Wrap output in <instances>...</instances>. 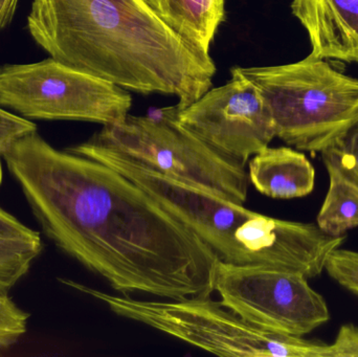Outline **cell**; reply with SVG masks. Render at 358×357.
<instances>
[{"label": "cell", "mask_w": 358, "mask_h": 357, "mask_svg": "<svg viewBox=\"0 0 358 357\" xmlns=\"http://www.w3.org/2000/svg\"><path fill=\"white\" fill-rule=\"evenodd\" d=\"M43 234L123 296L178 300L214 293L219 258L138 184L37 131L1 152Z\"/></svg>", "instance_id": "1"}, {"label": "cell", "mask_w": 358, "mask_h": 357, "mask_svg": "<svg viewBox=\"0 0 358 357\" xmlns=\"http://www.w3.org/2000/svg\"><path fill=\"white\" fill-rule=\"evenodd\" d=\"M27 29L50 57L141 94H171L185 108L213 85L216 65L143 0H31Z\"/></svg>", "instance_id": "2"}, {"label": "cell", "mask_w": 358, "mask_h": 357, "mask_svg": "<svg viewBox=\"0 0 358 357\" xmlns=\"http://www.w3.org/2000/svg\"><path fill=\"white\" fill-rule=\"evenodd\" d=\"M69 151L104 163L138 184L225 263L273 266L315 278L325 270L330 253L346 239L345 235L326 234L317 224L250 211L240 203L140 167L88 140Z\"/></svg>", "instance_id": "3"}, {"label": "cell", "mask_w": 358, "mask_h": 357, "mask_svg": "<svg viewBox=\"0 0 358 357\" xmlns=\"http://www.w3.org/2000/svg\"><path fill=\"white\" fill-rule=\"evenodd\" d=\"M260 90L288 146L311 153L331 148L358 123V79L313 54L277 66L240 67Z\"/></svg>", "instance_id": "4"}, {"label": "cell", "mask_w": 358, "mask_h": 357, "mask_svg": "<svg viewBox=\"0 0 358 357\" xmlns=\"http://www.w3.org/2000/svg\"><path fill=\"white\" fill-rule=\"evenodd\" d=\"M59 280L106 304L117 316L142 323L216 356L329 357V344L259 328L210 297L141 301L129 296L110 295L69 279Z\"/></svg>", "instance_id": "5"}, {"label": "cell", "mask_w": 358, "mask_h": 357, "mask_svg": "<svg viewBox=\"0 0 358 357\" xmlns=\"http://www.w3.org/2000/svg\"><path fill=\"white\" fill-rule=\"evenodd\" d=\"M88 142L123 159L206 191L227 201L244 205L250 177L245 167L222 156L187 131L176 119V107L163 109L157 117H134L107 125Z\"/></svg>", "instance_id": "6"}, {"label": "cell", "mask_w": 358, "mask_h": 357, "mask_svg": "<svg viewBox=\"0 0 358 357\" xmlns=\"http://www.w3.org/2000/svg\"><path fill=\"white\" fill-rule=\"evenodd\" d=\"M132 98L123 87L54 58L0 66V107L27 119L123 123Z\"/></svg>", "instance_id": "7"}, {"label": "cell", "mask_w": 358, "mask_h": 357, "mask_svg": "<svg viewBox=\"0 0 358 357\" xmlns=\"http://www.w3.org/2000/svg\"><path fill=\"white\" fill-rule=\"evenodd\" d=\"M214 289L224 307L271 333L304 337L330 319L324 298L292 270L219 261Z\"/></svg>", "instance_id": "8"}, {"label": "cell", "mask_w": 358, "mask_h": 357, "mask_svg": "<svg viewBox=\"0 0 358 357\" xmlns=\"http://www.w3.org/2000/svg\"><path fill=\"white\" fill-rule=\"evenodd\" d=\"M224 85L208 89L185 108L176 107L183 128L219 154L245 167L275 138L271 110L256 85L234 67Z\"/></svg>", "instance_id": "9"}, {"label": "cell", "mask_w": 358, "mask_h": 357, "mask_svg": "<svg viewBox=\"0 0 358 357\" xmlns=\"http://www.w3.org/2000/svg\"><path fill=\"white\" fill-rule=\"evenodd\" d=\"M313 56L358 62V0H292Z\"/></svg>", "instance_id": "10"}, {"label": "cell", "mask_w": 358, "mask_h": 357, "mask_svg": "<svg viewBox=\"0 0 358 357\" xmlns=\"http://www.w3.org/2000/svg\"><path fill=\"white\" fill-rule=\"evenodd\" d=\"M255 188L271 198H300L315 189V171L304 153L288 147H266L248 163Z\"/></svg>", "instance_id": "11"}, {"label": "cell", "mask_w": 358, "mask_h": 357, "mask_svg": "<svg viewBox=\"0 0 358 357\" xmlns=\"http://www.w3.org/2000/svg\"><path fill=\"white\" fill-rule=\"evenodd\" d=\"M183 41L200 54L210 44L225 18V0H143Z\"/></svg>", "instance_id": "12"}, {"label": "cell", "mask_w": 358, "mask_h": 357, "mask_svg": "<svg viewBox=\"0 0 358 357\" xmlns=\"http://www.w3.org/2000/svg\"><path fill=\"white\" fill-rule=\"evenodd\" d=\"M326 169L329 189L317 215V226L326 234L343 236L358 228V191L334 168Z\"/></svg>", "instance_id": "13"}, {"label": "cell", "mask_w": 358, "mask_h": 357, "mask_svg": "<svg viewBox=\"0 0 358 357\" xmlns=\"http://www.w3.org/2000/svg\"><path fill=\"white\" fill-rule=\"evenodd\" d=\"M43 249V243L0 240V295L8 296L29 272Z\"/></svg>", "instance_id": "14"}, {"label": "cell", "mask_w": 358, "mask_h": 357, "mask_svg": "<svg viewBox=\"0 0 358 357\" xmlns=\"http://www.w3.org/2000/svg\"><path fill=\"white\" fill-rule=\"evenodd\" d=\"M29 314L8 296L0 295V356L12 349L27 333Z\"/></svg>", "instance_id": "15"}, {"label": "cell", "mask_w": 358, "mask_h": 357, "mask_svg": "<svg viewBox=\"0 0 358 357\" xmlns=\"http://www.w3.org/2000/svg\"><path fill=\"white\" fill-rule=\"evenodd\" d=\"M325 270L338 284L358 296V252L338 247L328 256Z\"/></svg>", "instance_id": "16"}, {"label": "cell", "mask_w": 358, "mask_h": 357, "mask_svg": "<svg viewBox=\"0 0 358 357\" xmlns=\"http://www.w3.org/2000/svg\"><path fill=\"white\" fill-rule=\"evenodd\" d=\"M37 131V126L31 119L15 115L0 107V151H4L12 143Z\"/></svg>", "instance_id": "17"}, {"label": "cell", "mask_w": 358, "mask_h": 357, "mask_svg": "<svg viewBox=\"0 0 358 357\" xmlns=\"http://www.w3.org/2000/svg\"><path fill=\"white\" fill-rule=\"evenodd\" d=\"M0 240L13 242L43 243L39 233L19 221L0 207Z\"/></svg>", "instance_id": "18"}, {"label": "cell", "mask_w": 358, "mask_h": 357, "mask_svg": "<svg viewBox=\"0 0 358 357\" xmlns=\"http://www.w3.org/2000/svg\"><path fill=\"white\" fill-rule=\"evenodd\" d=\"M327 151L345 167L358 170V123Z\"/></svg>", "instance_id": "19"}, {"label": "cell", "mask_w": 358, "mask_h": 357, "mask_svg": "<svg viewBox=\"0 0 358 357\" xmlns=\"http://www.w3.org/2000/svg\"><path fill=\"white\" fill-rule=\"evenodd\" d=\"M329 357H358V328L347 324L341 327L336 341L329 344Z\"/></svg>", "instance_id": "20"}, {"label": "cell", "mask_w": 358, "mask_h": 357, "mask_svg": "<svg viewBox=\"0 0 358 357\" xmlns=\"http://www.w3.org/2000/svg\"><path fill=\"white\" fill-rule=\"evenodd\" d=\"M325 167H331L338 172L347 182H350L358 191V170L343 166L329 151L322 152Z\"/></svg>", "instance_id": "21"}, {"label": "cell", "mask_w": 358, "mask_h": 357, "mask_svg": "<svg viewBox=\"0 0 358 357\" xmlns=\"http://www.w3.org/2000/svg\"><path fill=\"white\" fill-rule=\"evenodd\" d=\"M19 0H0V29L8 27L18 8Z\"/></svg>", "instance_id": "22"}, {"label": "cell", "mask_w": 358, "mask_h": 357, "mask_svg": "<svg viewBox=\"0 0 358 357\" xmlns=\"http://www.w3.org/2000/svg\"><path fill=\"white\" fill-rule=\"evenodd\" d=\"M1 151H0V184L2 182Z\"/></svg>", "instance_id": "23"}]
</instances>
